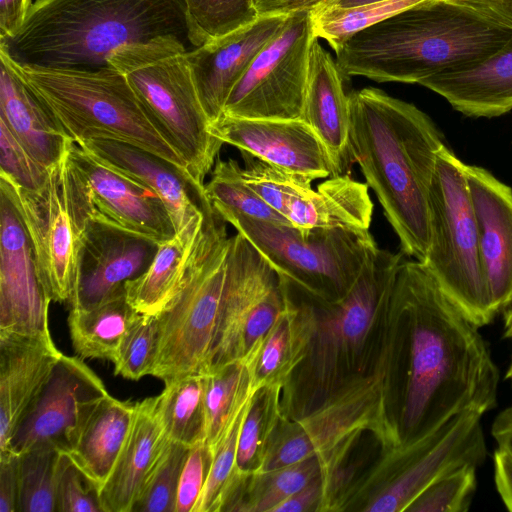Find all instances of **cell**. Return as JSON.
<instances>
[{
  "label": "cell",
  "instance_id": "30",
  "mask_svg": "<svg viewBox=\"0 0 512 512\" xmlns=\"http://www.w3.org/2000/svg\"><path fill=\"white\" fill-rule=\"evenodd\" d=\"M281 279L287 295L286 310L266 337L255 362L247 368L256 387L283 392L305 357L312 321L303 289L297 285L302 295L298 300L287 280Z\"/></svg>",
  "mask_w": 512,
  "mask_h": 512
},
{
  "label": "cell",
  "instance_id": "17",
  "mask_svg": "<svg viewBox=\"0 0 512 512\" xmlns=\"http://www.w3.org/2000/svg\"><path fill=\"white\" fill-rule=\"evenodd\" d=\"M108 394L104 382L81 357L62 353L5 451L18 454L33 445L48 443L69 453L86 419Z\"/></svg>",
  "mask_w": 512,
  "mask_h": 512
},
{
  "label": "cell",
  "instance_id": "46",
  "mask_svg": "<svg viewBox=\"0 0 512 512\" xmlns=\"http://www.w3.org/2000/svg\"><path fill=\"white\" fill-rule=\"evenodd\" d=\"M100 485L66 452L56 470L55 512H104Z\"/></svg>",
  "mask_w": 512,
  "mask_h": 512
},
{
  "label": "cell",
  "instance_id": "34",
  "mask_svg": "<svg viewBox=\"0 0 512 512\" xmlns=\"http://www.w3.org/2000/svg\"><path fill=\"white\" fill-rule=\"evenodd\" d=\"M204 375L205 443L213 454L260 388L253 384L248 368L240 362L211 369Z\"/></svg>",
  "mask_w": 512,
  "mask_h": 512
},
{
  "label": "cell",
  "instance_id": "4",
  "mask_svg": "<svg viewBox=\"0 0 512 512\" xmlns=\"http://www.w3.org/2000/svg\"><path fill=\"white\" fill-rule=\"evenodd\" d=\"M512 39V28L451 0H430L363 29L334 51L344 75L420 84L472 68Z\"/></svg>",
  "mask_w": 512,
  "mask_h": 512
},
{
  "label": "cell",
  "instance_id": "10",
  "mask_svg": "<svg viewBox=\"0 0 512 512\" xmlns=\"http://www.w3.org/2000/svg\"><path fill=\"white\" fill-rule=\"evenodd\" d=\"M482 415L462 411L427 435L383 451L366 474L349 483L333 511L404 512L442 476L465 465L479 467L487 455Z\"/></svg>",
  "mask_w": 512,
  "mask_h": 512
},
{
  "label": "cell",
  "instance_id": "20",
  "mask_svg": "<svg viewBox=\"0 0 512 512\" xmlns=\"http://www.w3.org/2000/svg\"><path fill=\"white\" fill-rule=\"evenodd\" d=\"M108 166L153 190L164 203L176 235L195 236L212 208L204 186L184 168L139 147L110 139L78 144Z\"/></svg>",
  "mask_w": 512,
  "mask_h": 512
},
{
  "label": "cell",
  "instance_id": "5",
  "mask_svg": "<svg viewBox=\"0 0 512 512\" xmlns=\"http://www.w3.org/2000/svg\"><path fill=\"white\" fill-rule=\"evenodd\" d=\"M396 371L397 330L390 317L372 367L345 381L308 412L292 420L283 417L254 474L316 457L322 477L336 488L345 471L343 463L364 432L373 434L382 451L400 445Z\"/></svg>",
  "mask_w": 512,
  "mask_h": 512
},
{
  "label": "cell",
  "instance_id": "41",
  "mask_svg": "<svg viewBox=\"0 0 512 512\" xmlns=\"http://www.w3.org/2000/svg\"><path fill=\"white\" fill-rule=\"evenodd\" d=\"M240 152L244 162V181L266 204L285 218L291 202L313 189L312 179L283 170L247 152Z\"/></svg>",
  "mask_w": 512,
  "mask_h": 512
},
{
  "label": "cell",
  "instance_id": "9",
  "mask_svg": "<svg viewBox=\"0 0 512 512\" xmlns=\"http://www.w3.org/2000/svg\"><path fill=\"white\" fill-rule=\"evenodd\" d=\"M230 246L226 222L212 207L205 213L179 288L156 315L158 341L150 375L164 384L208 370Z\"/></svg>",
  "mask_w": 512,
  "mask_h": 512
},
{
  "label": "cell",
  "instance_id": "38",
  "mask_svg": "<svg viewBox=\"0 0 512 512\" xmlns=\"http://www.w3.org/2000/svg\"><path fill=\"white\" fill-rule=\"evenodd\" d=\"M205 194L219 215L237 214L280 225L290 222L266 204L244 181L242 167L234 159L217 157Z\"/></svg>",
  "mask_w": 512,
  "mask_h": 512
},
{
  "label": "cell",
  "instance_id": "12",
  "mask_svg": "<svg viewBox=\"0 0 512 512\" xmlns=\"http://www.w3.org/2000/svg\"><path fill=\"white\" fill-rule=\"evenodd\" d=\"M220 216L281 276L324 301H335L348 293L378 248L369 230L301 231L237 214Z\"/></svg>",
  "mask_w": 512,
  "mask_h": 512
},
{
  "label": "cell",
  "instance_id": "47",
  "mask_svg": "<svg viewBox=\"0 0 512 512\" xmlns=\"http://www.w3.org/2000/svg\"><path fill=\"white\" fill-rule=\"evenodd\" d=\"M252 399L214 450L209 474L194 512H218L222 497L233 484L236 474L239 434Z\"/></svg>",
  "mask_w": 512,
  "mask_h": 512
},
{
  "label": "cell",
  "instance_id": "43",
  "mask_svg": "<svg viewBox=\"0 0 512 512\" xmlns=\"http://www.w3.org/2000/svg\"><path fill=\"white\" fill-rule=\"evenodd\" d=\"M190 447L167 440L131 512H176L181 472Z\"/></svg>",
  "mask_w": 512,
  "mask_h": 512
},
{
  "label": "cell",
  "instance_id": "54",
  "mask_svg": "<svg viewBox=\"0 0 512 512\" xmlns=\"http://www.w3.org/2000/svg\"><path fill=\"white\" fill-rule=\"evenodd\" d=\"M512 28V0H451Z\"/></svg>",
  "mask_w": 512,
  "mask_h": 512
},
{
  "label": "cell",
  "instance_id": "59",
  "mask_svg": "<svg viewBox=\"0 0 512 512\" xmlns=\"http://www.w3.org/2000/svg\"><path fill=\"white\" fill-rule=\"evenodd\" d=\"M506 379L510 380L512 383V360L506 373Z\"/></svg>",
  "mask_w": 512,
  "mask_h": 512
},
{
  "label": "cell",
  "instance_id": "33",
  "mask_svg": "<svg viewBox=\"0 0 512 512\" xmlns=\"http://www.w3.org/2000/svg\"><path fill=\"white\" fill-rule=\"evenodd\" d=\"M197 235H175L160 243L146 271L125 282L127 299L138 313L157 315L174 296Z\"/></svg>",
  "mask_w": 512,
  "mask_h": 512
},
{
  "label": "cell",
  "instance_id": "18",
  "mask_svg": "<svg viewBox=\"0 0 512 512\" xmlns=\"http://www.w3.org/2000/svg\"><path fill=\"white\" fill-rule=\"evenodd\" d=\"M50 302L25 226L0 190V334L52 339Z\"/></svg>",
  "mask_w": 512,
  "mask_h": 512
},
{
  "label": "cell",
  "instance_id": "56",
  "mask_svg": "<svg viewBox=\"0 0 512 512\" xmlns=\"http://www.w3.org/2000/svg\"><path fill=\"white\" fill-rule=\"evenodd\" d=\"M491 432L498 447L512 453V406L498 414L493 422Z\"/></svg>",
  "mask_w": 512,
  "mask_h": 512
},
{
  "label": "cell",
  "instance_id": "36",
  "mask_svg": "<svg viewBox=\"0 0 512 512\" xmlns=\"http://www.w3.org/2000/svg\"><path fill=\"white\" fill-rule=\"evenodd\" d=\"M320 475L322 468L316 457L253 474L241 485L225 511L272 512Z\"/></svg>",
  "mask_w": 512,
  "mask_h": 512
},
{
  "label": "cell",
  "instance_id": "21",
  "mask_svg": "<svg viewBox=\"0 0 512 512\" xmlns=\"http://www.w3.org/2000/svg\"><path fill=\"white\" fill-rule=\"evenodd\" d=\"M212 134L269 164L312 180L334 176L329 154L302 119H250L222 115Z\"/></svg>",
  "mask_w": 512,
  "mask_h": 512
},
{
  "label": "cell",
  "instance_id": "11",
  "mask_svg": "<svg viewBox=\"0 0 512 512\" xmlns=\"http://www.w3.org/2000/svg\"><path fill=\"white\" fill-rule=\"evenodd\" d=\"M429 248L422 262L445 295L477 327L493 309L464 163L446 146L437 155L429 194Z\"/></svg>",
  "mask_w": 512,
  "mask_h": 512
},
{
  "label": "cell",
  "instance_id": "45",
  "mask_svg": "<svg viewBox=\"0 0 512 512\" xmlns=\"http://www.w3.org/2000/svg\"><path fill=\"white\" fill-rule=\"evenodd\" d=\"M474 465L460 467L433 482L410 505L407 512H466L476 490Z\"/></svg>",
  "mask_w": 512,
  "mask_h": 512
},
{
  "label": "cell",
  "instance_id": "50",
  "mask_svg": "<svg viewBox=\"0 0 512 512\" xmlns=\"http://www.w3.org/2000/svg\"><path fill=\"white\" fill-rule=\"evenodd\" d=\"M329 484L318 476L301 490L278 504L272 512L327 511Z\"/></svg>",
  "mask_w": 512,
  "mask_h": 512
},
{
  "label": "cell",
  "instance_id": "24",
  "mask_svg": "<svg viewBox=\"0 0 512 512\" xmlns=\"http://www.w3.org/2000/svg\"><path fill=\"white\" fill-rule=\"evenodd\" d=\"M336 60L315 38L311 44L301 119L325 146L334 176L349 173L354 163L350 144V96Z\"/></svg>",
  "mask_w": 512,
  "mask_h": 512
},
{
  "label": "cell",
  "instance_id": "15",
  "mask_svg": "<svg viewBox=\"0 0 512 512\" xmlns=\"http://www.w3.org/2000/svg\"><path fill=\"white\" fill-rule=\"evenodd\" d=\"M311 11L287 14L278 32L233 87L223 115L250 119H301L310 48Z\"/></svg>",
  "mask_w": 512,
  "mask_h": 512
},
{
  "label": "cell",
  "instance_id": "37",
  "mask_svg": "<svg viewBox=\"0 0 512 512\" xmlns=\"http://www.w3.org/2000/svg\"><path fill=\"white\" fill-rule=\"evenodd\" d=\"M281 390L259 389L246 412L238 441L233 485L241 486L263 460L270 440L284 417Z\"/></svg>",
  "mask_w": 512,
  "mask_h": 512
},
{
  "label": "cell",
  "instance_id": "3",
  "mask_svg": "<svg viewBox=\"0 0 512 512\" xmlns=\"http://www.w3.org/2000/svg\"><path fill=\"white\" fill-rule=\"evenodd\" d=\"M161 37L196 47L183 0H35L0 52L20 66L95 71L116 51Z\"/></svg>",
  "mask_w": 512,
  "mask_h": 512
},
{
  "label": "cell",
  "instance_id": "53",
  "mask_svg": "<svg viewBox=\"0 0 512 512\" xmlns=\"http://www.w3.org/2000/svg\"><path fill=\"white\" fill-rule=\"evenodd\" d=\"M31 5V0H0V40L21 27Z\"/></svg>",
  "mask_w": 512,
  "mask_h": 512
},
{
  "label": "cell",
  "instance_id": "40",
  "mask_svg": "<svg viewBox=\"0 0 512 512\" xmlns=\"http://www.w3.org/2000/svg\"><path fill=\"white\" fill-rule=\"evenodd\" d=\"M61 451L39 443L18 453V512H55L56 470Z\"/></svg>",
  "mask_w": 512,
  "mask_h": 512
},
{
  "label": "cell",
  "instance_id": "23",
  "mask_svg": "<svg viewBox=\"0 0 512 512\" xmlns=\"http://www.w3.org/2000/svg\"><path fill=\"white\" fill-rule=\"evenodd\" d=\"M494 311L512 303V189L488 170L464 164Z\"/></svg>",
  "mask_w": 512,
  "mask_h": 512
},
{
  "label": "cell",
  "instance_id": "44",
  "mask_svg": "<svg viewBox=\"0 0 512 512\" xmlns=\"http://www.w3.org/2000/svg\"><path fill=\"white\" fill-rule=\"evenodd\" d=\"M156 315L138 313L130 323L114 360V374L129 380L150 375L157 351Z\"/></svg>",
  "mask_w": 512,
  "mask_h": 512
},
{
  "label": "cell",
  "instance_id": "22",
  "mask_svg": "<svg viewBox=\"0 0 512 512\" xmlns=\"http://www.w3.org/2000/svg\"><path fill=\"white\" fill-rule=\"evenodd\" d=\"M286 16L259 15L255 21L187 52L192 77L211 124L223 115L233 87L281 28Z\"/></svg>",
  "mask_w": 512,
  "mask_h": 512
},
{
  "label": "cell",
  "instance_id": "48",
  "mask_svg": "<svg viewBox=\"0 0 512 512\" xmlns=\"http://www.w3.org/2000/svg\"><path fill=\"white\" fill-rule=\"evenodd\" d=\"M50 168L37 161L0 120V177L30 191L42 188Z\"/></svg>",
  "mask_w": 512,
  "mask_h": 512
},
{
  "label": "cell",
  "instance_id": "26",
  "mask_svg": "<svg viewBox=\"0 0 512 512\" xmlns=\"http://www.w3.org/2000/svg\"><path fill=\"white\" fill-rule=\"evenodd\" d=\"M0 120L23 147L51 168L64 156L71 140L53 114L0 52Z\"/></svg>",
  "mask_w": 512,
  "mask_h": 512
},
{
  "label": "cell",
  "instance_id": "60",
  "mask_svg": "<svg viewBox=\"0 0 512 512\" xmlns=\"http://www.w3.org/2000/svg\"><path fill=\"white\" fill-rule=\"evenodd\" d=\"M267 0H254V4L256 9L261 6L263 3H265Z\"/></svg>",
  "mask_w": 512,
  "mask_h": 512
},
{
  "label": "cell",
  "instance_id": "28",
  "mask_svg": "<svg viewBox=\"0 0 512 512\" xmlns=\"http://www.w3.org/2000/svg\"><path fill=\"white\" fill-rule=\"evenodd\" d=\"M419 85L468 117H498L512 110V39L481 64L432 76Z\"/></svg>",
  "mask_w": 512,
  "mask_h": 512
},
{
  "label": "cell",
  "instance_id": "8",
  "mask_svg": "<svg viewBox=\"0 0 512 512\" xmlns=\"http://www.w3.org/2000/svg\"><path fill=\"white\" fill-rule=\"evenodd\" d=\"M189 50L175 37H161L120 49L109 63L125 76L188 173L204 186L223 143L211 132L188 64Z\"/></svg>",
  "mask_w": 512,
  "mask_h": 512
},
{
  "label": "cell",
  "instance_id": "6",
  "mask_svg": "<svg viewBox=\"0 0 512 512\" xmlns=\"http://www.w3.org/2000/svg\"><path fill=\"white\" fill-rule=\"evenodd\" d=\"M403 255L378 247L338 300L324 301L303 289L312 327L305 357L284 391V416L292 410L293 417L308 412L345 381L367 371L373 336L387 317Z\"/></svg>",
  "mask_w": 512,
  "mask_h": 512
},
{
  "label": "cell",
  "instance_id": "13",
  "mask_svg": "<svg viewBox=\"0 0 512 512\" xmlns=\"http://www.w3.org/2000/svg\"><path fill=\"white\" fill-rule=\"evenodd\" d=\"M286 306L281 276L237 232L231 237L218 329L207 371L236 362L250 367Z\"/></svg>",
  "mask_w": 512,
  "mask_h": 512
},
{
  "label": "cell",
  "instance_id": "52",
  "mask_svg": "<svg viewBox=\"0 0 512 512\" xmlns=\"http://www.w3.org/2000/svg\"><path fill=\"white\" fill-rule=\"evenodd\" d=\"M493 462L497 491L506 508L512 512V453L498 447Z\"/></svg>",
  "mask_w": 512,
  "mask_h": 512
},
{
  "label": "cell",
  "instance_id": "42",
  "mask_svg": "<svg viewBox=\"0 0 512 512\" xmlns=\"http://www.w3.org/2000/svg\"><path fill=\"white\" fill-rule=\"evenodd\" d=\"M196 47L259 17L254 0H183Z\"/></svg>",
  "mask_w": 512,
  "mask_h": 512
},
{
  "label": "cell",
  "instance_id": "39",
  "mask_svg": "<svg viewBox=\"0 0 512 512\" xmlns=\"http://www.w3.org/2000/svg\"><path fill=\"white\" fill-rule=\"evenodd\" d=\"M430 0H386L349 8L322 6L311 11L313 31L335 50L355 33Z\"/></svg>",
  "mask_w": 512,
  "mask_h": 512
},
{
  "label": "cell",
  "instance_id": "25",
  "mask_svg": "<svg viewBox=\"0 0 512 512\" xmlns=\"http://www.w3.org/2000/svg\"><path fill=\"white\" fill-rule=\"evenodd\" d=\"M61 354L52 339L0 334V452Z\"/></svg>",
  "mask_w": 512,
  "mask_h": 512
},
{
  "label": "cell",
  "instance_id": "32",
  "mask_svg": "<svg viewBox=\"0 0 512 512\" xmlns=\"http://www.w3.org/2000/svg\"><path fill=\"white\" fill-rule=\"evenodd\" d=\"M138 312L129 303L125 287L102 303L87 309H69L72 346L82 359L114 362L121 341Z\"/></svg>",
  "mask_w": 512,
  "mask_h": 512
},
{
  "label": "cell",
  "instance_id": "27",
  "mask_svg": "<svg viewBox=\"0 0 512 512\" xmlns=\"http://www.w3.org/2000/svg\"><path fill=\"white\" fill-rule=\"evenodd\" d=\"M157 396L136 402L133 424L100 497L104 512H131L168 438Z\"/></svg>",
  "mask_w": 512,
  "mask_h": 512
},
{
  "label": "cell",
  "instance_id": "35",
  "mask_svg": "<svg viewBox=\"0 0 512 512\" xmlns=\"http://www.w3.org/2000/svg\"><path fill=\"white\" fill-rule=\"evenodd\" d=\"M204 373L165 384L158 398V415L166 437L192 447L205 443Z\"/></svg>",
  "mask_w": 512,
  "mask_h": 512
},
{
  "label": "cell",
  "instance_id": "14",
  "mask_svg": "<svg viewBox=\"0 0 512 512\" xmlns=\"http://www.w3.org/2000/svg\"><path fill=\"white\" fill-rule=\"evenodd\" d=\"M0 190L9 197L25 226L48 298L68 303L86 219L72 192L66 150L39 190L23 189L1 177Z\"/></svg>",
  "mask_w": 512,
  "mask_h": 512
},
{
  "label": "cell",
  "instance_id": "58",
  "mask_svg": "<svg viewBox=\"0 0 512 512\" xmlns=\"http://www.w3.org/2000/svg\"><path fill=\"white\" fill-rule=\"evenodd\" d=\"M502 312L504 315V335L506 338L512 339V303Z\"/></svg>",
  "mask_w": 512,
  "mask_h": 512
},
{
  "label": "cell",
  "instance_id": "29",
  "mask_svg": "<svg viewBox=\"0 0 512 512\" xmlns=\"http://www.w3.org/2000/svg\"><path fill=\"white\" fill-rule=\"evenodd\" d=\"M368 187L349 173L331 176L316 190L295 198L286 218L301 231L314 228L369 230L374 205Z\"/></svg>",
  "mask_w": 512,
  "mask_h": 512
},
{
  "label": "cell",
  "instance_id": "19",
  "mask_svg": "<svg viewBox=\"0 0 512 512\" xmlns=\"http://www.w3.org/2000/svg\"><path fill=\"white\" fill-rule=\"evenodd\" d=\"M159 244L115 226L87 220L69 309L96 306L124 289L151 264Z\"/></svg>",
  "mask_w": 512,
  "mask_h": 512
},
{
  "label": "cell",
  "instance_id": "2",
  "mask_svg": "<svg viewBox=\"0 0 512 512\" xmlns=\"http://www.w3.org/2000/svg\"><path fill=\"white\" fill-rule=\"evenodd\" d=\"M350 96V144L403 254L423 262L430 241L429 194L445 145L433 120L414 104L377 88Z\"/></svg>",
  "mask_w": 512,
  "mask_h": 512
},
{
  "label": "cell",
  "instance_id": "49",
  "mask_svg": "<svg viewBox=\"0 0 512 512\" xmlns=\"http://www.w3.org/2000/svg\"><path fill=\"white\" fill-rule=\"evenodd\" d=\"M213 454L206 443L190 447L183 466L176 500V512H194L204 489Z\"/></svg>",
  "mask_w": 512,
  "mask_h": 512
},
{
  "label": "cell",
  "instance_id": "31",
  "mask_svg": "<svg viewBox=\"0 0 512 512\" xmlns=\"http://www.w3.org/2000/svg\"><path fill=\"white\" fill-rule=\"evenodd\" d=\"M136 402L110 394L93 409L68 453L100 487L109 477L131 430Z\"/></svg>",
  "mask_w": 512,
  "mask_h": 512
},
{
  "label": "cell",
  "instance_id": "1",
  "mask_svg": "<svg viewBox=\"0 0 512 512\" xmlns=\"http://www.w3.org/2000/svg\"><path fill=\"white\" fill-rule=\"evenodd\" d=\"M397 321L396 420L402 443L454 415L497 404L499 370L478 328L426 266L402 260L391 290Z\"/></svg>",
  "mask_w": 512,
  "mask_h": 512
},
{
  "label": "cell",
  "instance_id": "7",
  "mask_svg": "<svg viewBox=\"0 0 512 512\" xmlns=\"http://www.w3.org/2000/svg\"><path fill=\"white\" fill-rule=\"evenodd\" d=\"M10 62L73 142L121 141L186 170L184 161L160 134L125 76L114 66L86 71Z\"/></svg>",
  "mask_w": 512,
  "mask_h": 512
},
{
  "label": "cell",
  "instance_id": "55",
  "mask_svg": "<svg viewBox=\"0 0 512 512\" xmlns=\"http://www.w3.org/2000/svg\"><path fill=\"white\" fill-rule=\"evenodd\" d=\"M330 0H267L257 8L259 15L262 14H289L295 11H312Z\"/></svg>",
  "mask_w": 512,
  "mask_h": 512
},
{
  "label": "cell",
  "instance_id": "51",
  "mask_svg": "<svg viewBox=\"0 0 512 512\" xmlns=\"http://www.w3.org/2000/svg\"><path fill=\"white\" fill-rule=\"evenodd\" d=\"M19 460L12 451L0 452V512H18Z\"/></svg>",
  "mask_w": 512,
  "mask_h": 512
},
{
  "label": "cell",
  "instance_id": "16",
  "mask_svg": "<svg viewBox=\"0 0 512 512\" xmlns=\"http://www.w3.org/2000/svg\"><path fill=\"white\" fill-rule=\"evenodd\" d=\"M72 189L87 220L103 222L158 244L176 235L172 219L150 188L108 166L69 140L66 147Z\"/></svg>",
  "mask_w": 512,
  "mask_h": 512
},
{
  "label": "cell",
  "instance_id": "57",
  "mask_svg": "<svg viewBox=\"0 0 512 512\" xmlns=\"http://www.w3.org/2000/svg\"><path fill=\"white\" fill-rule=\"evenodd\" d=\"M386 0H330L326 4L322 6L327 7H339V8H349V7H355L365 4H371L376 2H382ZM320 6V7H322ZM318 8V7H317Z\"/></svg>",
  "mask_w": 512,
  "mask_h": 512
}]
</instances>
